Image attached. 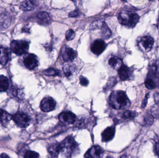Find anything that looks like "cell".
I'll use <instances>...</instances> for the list:
<instances>
[{
    "label": "cell",
    "instance_id": "1",
    "mask_svg": "<svg viewBox=\"0 0 159 158\" xmlns=\"http://www.w3.org/2000/svg\"><path fill=\"white\" fill-rule=\"evenodd\" d=\"M109 105L115 109H124L130 105V101L125 92L115 91L112 92L109 97Z\"/></svg>",
    "mask_w": 159,
    "mask_h": 158
},
{
    "label": "cell",
    "instance_id": "2",
    "mask_svg": "<svg viewBox=\"0 0 159 158\" xmlns=\"http://www.w3.org/2000/svg\"><path fill=\"white\" fill-rule=\"evenodd\" d=\"M118 21L120 24L129 28H133L140 20V16L137 13L132 11H121L118 17Z\"/></svg>",
    "mask_w": 159,
    "mask_h": 158
},
{
    "label": "cell",
    "instance_id": "3",
    "mask_svg": "<svg viewBox=\"0 0 159 158\" xmlns=\"http://www.w3.org/2000/svg\"><path fill=\"white\" fill-rule=\"evenodd\" d=\"M61 152L70 158L79 149V145L73 136H68L60 143Z\"/></svg>",
    "mask_w": 159,
    "mask_h": 158
},
{
    "label": "cell",
    "instance_id": "4",
    "mask_svg": "<svg viewBox=\"0 0 159 158\" xmlns=\"http://www.w3.org/2000/svg\"><path fill=\"white\" fill-rule=\"evenodd\" d=\"M11 51L17 55L26 54L29 51V43L27 41L16 40L13 41L10 44Z\"/></svg>",
    "mask_w": 159,
    "mask_h": 158
},
{
    "label": "cell",
    "instance_id": "5",
    "mask_svg": "<svg viewBox=\"0 0 159 158\" xmlns=\"http://www.w3.org/2000/svg\"><path fill=\"white\" fill-rule=\"evenodd\" d=\"M12 120L17 126L20 128H27L30 125L31 122L30 117L21 111H18L13 115Z\"/></svg>",
    "mask_w": 159,
    "mask_h": 158
},
{
    "label": "cell",
    "instance_id": "6",
    "mask_svg": "<svg viewBox=\"0 0 159 158\" xmlns=\"http://www.w3.org/2000/svg\"><path fill=\"white\" fill-rule=\"evenodd\" d=\"M23 64L28 69L33 70L35 69L39 65L38 58L34 54H27L24 57Z\"/></svg>",
    "mask_w": 159,
    "mask_h": 158
},
{
    "label": "cell",
    "instance_id": "7",
    "mask_svg": "<svg viewBox=\"0 0 159 158\" xmlns=\"http://www.w3.org/2000/svg\"><path fill=\"white\" fill-rule=\"evenodd\" d=\"M56 105L57 103L52 97L47 96L41 101L40 108L43 112H51L55 109Z\"/></svg>",
    "mask_w": 159,
    "mask_h": 158
},
{
    "label": "cell",
    "instance_id": "8",
    "mask_svg": "<svg viewBox=\"0 0 159 158\" xmlns=\"http://www.w3.org/2000/svg\"><path fill=\"white\" fill-rule=\"evenodd\" d=\"M104 152L103 149L100 146H93L85 153L84 158H101L103 155Z\"/></svg>",
    "mask_w": 159,
    "mask_h": 158
},
{
    "label": "cell",
    "instance_id": "9",
    "mask_svg": "<svg viewBox=\"0 0 159 158\" xmlns=\"http://www.w3.org/2000/svg\"><path fill=\"white\" fill-rule=\"evenodd\" d=\"M59 119L63 124L70 125L74 124L76 122V116L70 111H65L60 114Z\"/></svg>",
    "mask_w": 159,
    "mask_h": 158
},
{
    "label": "cell",
    "instance_id": "10",
    "mask_svg": "<svg viewBox=\"0 0 159 158\" xmlns=\"http://www.w3.org/2000/svg\"><path fill=\"white\" fill-rule=\"evenodd\" d=\"M106 44L102 39L95 40L91 45V51L94 54L99 55L103 53L106 47Z\"/></svg>",
    "mask_w": 159,
    "mask_h": 158
},
{
    "label": "cell",
    "instance_id": "11",
    "mask_svg": "<svg viewBox=\"0 0 159 158\" xmlns=\"http://www.w3.org/2000/svg\"><path fill=\"white\" fill-rule=\"evenodd\" d=\"M118 74L121 80H129L133 78V71L126 65H123L118 70Z\"/></svg>",
    "mask_w": 159,
    "mask_h": 158
},
{
    "label": "cell",
    "instance_id": "12",
    "mask_svg": "<svg viewBox=\"0 0 159 158\" xmlns=\"http://www.w3.org/2000/svg\"><path fill=\"white\" fill-rule=\"evenodd\" d=\"M146 52H149L152 49L154 44V40L150 36H145L142 37L139 42Z\"/></svg>",
    "mask_w": 159,
    "mask_h": 158
},
{
    "label": "cell",
    "instance_id": "13",
    "mask_svg": "<svg viewBox=\"0 0 159 158\" xmlns=\"http://www.w3.org/2000/svg\"><path fill=\"white\" fill-rule=\"evenodd\" d=\"M48 158H57L61 152L60 143H52L48 146Z\"/></svg>",
    "mask_w": 159,
    "mask_h": 158
},
{
    "label": "cell",
    "instance_id": "14",
    "mask_svg": "<svg viewBox=\"0 0 159 158\" xmlns=\"http://www.w3.org/2000/svg\"><path fill=\"white\" fill-rule=\"evenodd\" d=\"M116 128L114 126L108 127L102 133V141L107 143L111 141L114 138Z\"/></svg>",
    "mask_w": 159,
    "mask_h": 158
},
{
    "label": "cell",
    "instance_id": "15",
    "mask_svg": "<svg viewBox=\"0 0 159 158\" xmlns=\"http://www.w3.org/2000/svg\"><path fill=\"white\" fill-rule=\"evenodd\" d=\"M11 58V51L8 48L0 47V64L5 65L10 60Z\"/></svg>",
    "mask_w": 159,
    "mask_h": 158
},
{
    "label": "cell",
    "instance_id": "16",
    "mask_svg": "<svg viewBox=\"0 0 159 158\" xmlns=\"http://www.w3.org/2000/svg\"><path fill=\"white\" fill-rule=\"evenodd\" d=\"M76 52L70 47H66L62 51V56L63 60L67 62L73 61L76 57Z\"/></svg>",
    "mask_w": 159,
    "mask_h": 158
},
{
    "label": "cell",
    "instance_id": "17",
    "mask_svg": "<svg viewBox=\"0 0 159 158\" xmlns=\"http://www.w3.org/2000/svg\"><path fill=\"white\" fill-rule=\"evenodd\" d=\"M10 24V15L4 9H0V26L6 28Z\"/></svg>",
    "mask_w": 159,
    "mask_h": 158
},
{
    "label": "cell",
    "instance_id": "18",
    "mask_svg": "<svg viewBox=\"0 0 159 158\" xmlns=\"http://www.w3.org/2000/svg\"><path fill=\"white\" fill-rule=\"evenodd\" d=\"M38 23L41 25H47L51 22V19L48 13L46 12H39L37 15Z\"/></svg>",
    "mask_w": 159,
    "mask_h": 158
},
{
    "label": "cell",
    "instance_id": "19",
    "mask_svg": "<svg viewBox=\"0 0 159 158\" xmlns=\"http://www.w3.org/2000/svg\"><path fill=\"white\" fill-rule=\"evenodd\" d=\"M12 119V116L6 110L0 109V123L4 127H6Z\"/></svg>",
    "mask_w": 159,
    "mask_h": 158
},
{
    "label": "cell",
    "instance_id": "20",
    "mask_svg": "<svg viewBox=\"0 0 159 158\" xmlns=\"http://www.w3.org/2000/svg\"><path fill=\"white\" fill-rule=\"evenodd\" d=\"M148 73L159 78V60L153 61L150 64Z\"/></svg>",
    "mask_w": 159,
    "mask_h": 158
},
{
    "label": "cell",
    "instance_id": "21",
    "mask_svg": "<svg viewBox=\"0 0 159 158\" xmlns=\"http://www.w3.org/2000/svg\"><path fill=\"white\" fill-rule=\"evenodd\" d=\"M108 64L110 66L116 70H119L123 65L121 59L116 56H113L109 59Z\"/></svg>",
    "mask_w": 159,
    "mask_h": 158
},
{
    "label": "cell",
    "instance_id": "22",
    "mask_svg": "<svg viewBox=\"0 0 159 158\" xmlns=\"http://www.w3.org/2000/svg\"><path fill=\"white\" fill-rule=\"evenodd\" d=\"M9 88V80L3 75L0 76V92H5Z\"/></svg>",
    "mask_w": 159,
    "mask_h": 158
},
{
    "label": "cell",
    "instance_id": "23",
    "mask_svg": "<svg viewBox=\"0 0 159 158\" xmlns=\"http://www.w3.org/2000/svg\"><path fill=\"white\" fill-rule=\"evenodd\" d=\"M34 8V4L31 1H26L22 2L20 6V8L24 11H31Z\"/></svg>",
    "mask_w": 159,
    "mask_h": 158
},
{
    "label": "cell",
    "instance_id": "24",
    "mask_svg": "<svg viewBox=\"0 0 159 158\" xmlns=\"http://www.w3.org/2000/svg\"><path fill=\"white\" fill-rule=\"evenodd\" d=\"M101 28H102V36L105 39L110 38V36L112 35V32L105 22H102Z\"/></svg>",
    "mask_w": 159,
    "mask_h": 158
},
{
    "label": "cell",
    "instance_id": "25",
    "mask_svg": "<svg viewBox=\"0 0 159 158\" xmlns=\"http://www.w3.org/2000/svg\"><path fill=\"white\" fill-rule=\"evenodd\" d=\"M137 115V113L135 111L126 110L122 113L121 117L124 120L130 121L134 119Z\"/></svg>",
    "mask_w": 159,
    "mask_h": 158
},
{
    "label": "cell",
    "instance_id": "26",
    "mask_svg": "<svg viewBox=\"0 0 159 158\" xmlns=\"http://www.w3.org/2000/svg\"><path fill=\"white\" fill-rule=\"evenodd\" d=\"M63 70L65 73V76L68 78H70L73 75L75 71L74 66L70 65H66L63 67Z\"/></svg>",
    "mask_w": 159,
    "mask_h": 158
},
{
    "label": "cell",
    "instance_id": "27",
    "mask_svg": "<svg viewBox=\"0 0 159 158\" xmlns=\"http://www.w3.org/2000/svg\"><path fill=\"white\" fill-rule=\"evenodd\" d=\"M154 123V117L151 114H147L143 119V125L145 127H149Z\"/></svg>",
    "mask_w": 159,
    "mask_h": 158
},
{
    "label": "cell",
    "instance_id": "28",
    "mask_svg": "<svg viewBox=\"0 0 159 158\" xmlns=\"http://www.w3.org/2000/svg\"><path fill=\"white\" fill-rule=\"evenodd\" d=\"M43 73L47 76H61V72L58 70L55 69L54 68H49L46 70L43 71Z\"/></svg>",
    "mask_w": 159,
    "mask_h": 158
},
{
    "label": "cell",
    "instance_id": "29",
    "mask_svg": "<svg viewBox=\"0 0 159 158\" xmlns=\"http://www.w3.org/2000/svg\"><path fill=\"white\" fill-rule=\"evenodd\" d=\"M151 115L153 117L159 120V105H156L152 107L151 109Z\"/></svg>",
    "mask_w": 159,
    "mask_h": 158
},
{
    "label": "cell",
    "instance_id": "30",
    "mask_svg": "<svg viewBox=\"0 0 159 158\" xmlns=\"http://www.w3.org/2000/svg\"><path fill=\"white\" fill-rule=\"evenodd\" d=\"M24 158H40V156L37 152L29 150L25 153Z\"/></svg>",
    "mask_w": 159,
    "mask_h": 158
},
{
    "label": "cell",
    "instance_id": "31",
    "mask_svg": "<svg viewBox=\"0 0 159 158\" xmlns=\"http://www.w3.org/2000/svg\"><path fill=\"white\" fill-rule=\"evenodd\" d=\"M75 33L72 29L68 30L66 33V38L67 41H70L73 40L75 37Z\"/></svg>",
    "mask_w": 159,
    "mask_h": 158
},
{
    "label": "cell",
    "instance_id": "32",
    "mask_svg": "<svg viewBox=\"0 0 159 158\" xmlns=\"http://www.w3.org/2000/svg\"><path fill=\"white\" fill-rule=\"evenodd\" d=\"M80 83L82 86H87L89 84V81L88 79L83 76H80Z\"/></svg>",
    "mask_w": 159,
    "mask_h": 158
},
{
    "label": "cell",
    "instance_id": "33",
    "mask_svg": "<svg viewBox=\"0 0 159 158\" xmlns=\"http://www.w3.org/2000/svg\"><path fill=\"white\" fill-rule=\"evenodd\" d=\"M79 15V11L78 10H75V11L70 12L69 14V16L71 17H75L78 16Z\"/></svg>",
    "mask_w": 159,
    "mask_h": 158
},
{
    "label": "cell",
    "instance_id": "34",
    "mask_svg": "<svg viewBox=\"0 0 159 158\" xmlns=\"http://www.w3.org/2000/svg\"><path fill=\"white\" fill-rule=\"evenodd\" d=\"M149 94H147L146 95L143 101V104H142V107L143 108H144L146 106L147 104L148 103V97H149Z\"/></svg>",
    "mask_w": 159,
    "mask_h": 158
},
{
    "label": "cell",
    "instance_id": "35",
    "mask_svg": "<svg viewBox=\"0 0 159 158\" xmlns=\"http://www.w3.org/2000/svg\"><path fill=\"white\" fill-rule=\"evenodd\" d=\"M154 99L156 105H159V93H157L154 94Z\"/></svg>",
    "mask_w": 159,
    "mask_h": 158
},
{
    "label": "cell",
    "instance_id": "36",
    "mask_svg": "<svg viewBox=\"0 0 159 158\" xmlns=\"http://www.w3.org/2000/svg\"><path fill=\"white\" fill-rule=\"evenodd\" d=\"M156 152H157V154L159 156V141L157 142V143H156Z\"/></svg>",
    "mask_w": 159,
    "mask_h": 158
},
{
    "label": "cell",
    "instance_id": "37",
    "mask_svg": "<svg viewBox=\"0 0 159 158\" xmlns=\"http://www.w3.org/2000/svg\"><path fill=\"white\" fill-rule=\"evenodd\" d=\"M0 158H10L8 156V155H7L5 153H2L0 155Z\"/></svg>",
    "mask_w": 159,
    "mask_h": 158
},
{
    "label": "cell",
    "instance_id": "38",
    "mask_svg": "<svg viewBox=\"0 0 159 158\" xmlns=\"http://www.w3.org/2000/svg\"><path fill=\"white\" fill-rule=\"evenodd\" d=\"M120 158H128V157H127V156H125V155H123V156H122Z\"/></svg>",
    "mask_w": 159,
    "mask_h": 158
},
{
    "label": "cell",
    "instance_id": "39",
    "mask_svg": "<svg viewBox=\"0 0 159 158\" xmlns=\"http://www.w3.org/2000/svg\"><path fill=\"white\" fill-rule=\"evenodd\" d=\"M106 158H114L112 157H111V156H108V157H107Z\"/></svg>",
    "mask_w": 159,
    "mask_h": 158
},
{
    "label": "cell",
    "instance_id": "40",
    "mask_svg": "<svg viewBox=\"0 0 159 158\" xmlns=\"http://www.w3.org/2000/svg\"><path fill=\"white\" fill-rule=\"evenodd\" d=\"M158 22H159V20H158Z\"/></svg>",
    "mask_w": 159,
    "mask_h": 158
}]
</instances>
